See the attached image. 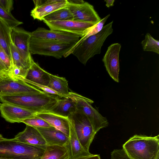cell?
Returning a JSON list of instances; mask_svg holds the SVG:
<instances>
[{"instance_id": "ffe728a7", "label": "cell", "mask_w": 159, "mask_h": 159, "mask_svg": "<svg viewBox=\"0 0 159 159\" xmlns=\"http://www.w3.org/2000/svg\"><path fill=\"white\" fill-rule=\"evenodd\" d=\"M69 122L70 133L67 146L70 159L89 155L92 154L86 151L81 145L72 125Z\"/></svg>"}, {"instance_id": "ab89813d", "label": "cell", "mask_w": 159, "mask_h": 159, "mask_svg": "<svg viewBox=\"0 0 159 159\" xmlns=\"http://www.w3.org/2000/svg\"><path fill=\"white\" fill-rule=\"evenodd\" d=\"M0 159H11L0 157Z\"/></svg>"}, {"instance_id": "30bf717a", "label": "cell", "mask_w": 159, "mask_h": 159, "mask_svg": "<svg viewBox=\"0 0 159 159\" xmlns=\"http://www.w3.org/2000/svg\"><path fill=\"white\" fill-rule=\"evenodd\" d=\"M50 30L66 32L82 37L85 30L96 23L83 22L73 20L59 21H43Z\"/></svg>"}, {"instance_id": "4316f807", "label": "cell", "mask_w": 159, "mask_h": 159, "mask_svg": "<svg viewBox=\"0 0 159 159\" xmlns=\"http://www.w3.org/2000/svg\"><path fill=\"white\" fill-rule=\"evenodd\" d=\"M110 16V14L108 15L101 19L98 23L87 29L79 41L74 45L72 48L75 47L89 37L95 35L100 32L102 29L104 24Z\"/></svg>"}, {"instance_id": "9c48e42d", "label": "cell", "mask_w": 159, "mask_h": 159, "mask_svg": "<svg viewBox=\"0 0 159 159\" xmlns=\"http://www.w3.org/2000/svg\"><path fill=\"white\" fill-rule=\"evenodd\" d=\"M67 7L72 15L73 20L97 23L101 20L93 6L87 2L79 3L68 2Z\"/></svg>"}, {"instance_id": "8d00e7d4", "label": "cell", "mask_w": 159, "mask_h": 159, "mask_svg": "<svg viewBox=\"0 0 159 159\" xmlns=\"http://www.w3.org/2000/svg\"><path fill=\"white\" fill-rule=\"evenodd\" d=\"M106 2V5L107 7H109L111 6L114 5V3L115 1V0H105Z\"/></svg>"}, {"instance_id": "5b68a950", "label": "cell", "mask_w": 159, "mask_h": 159, "mask_svg": "<svg viewBox=\"0 0 159 159\" xmlns=\"http://www.w3.org/2000/svg\"><path fill=\"white\" fill-rule=\"evenodd\" d=\"M75 43H67L31 36L29 49L31 54H39L61 58Z\"/></svg>"}, {"instance_id": "d4e9b609", "label": "cell", "mask_w": 159, "mask_h": 159, "mask_svg": "<svg viewBox=\"0 0 159 159\" xmlns=\"http://www.w3.org/2000/svg\"><path fill=\"white\" fill-rule=\"evenodd\" d=\"M10 50L12 66H16L28 70L31 66L34 60L31 62L26 60L12 42L11 44Z\"/></svg>"}, {"instance_id": "83f0119b", "label": "cell", "mask_w": 159, "mask_h": 159, "mask_svg": "<svg viewBox=\"0 0 159 159\" xmlns=\"http://www.w3.org/2000/svg\"><path fill=\"white\" fill-rule=\"evenodd\" d=\"M141 44L144 51L159 54V41L153 38L149 33L146 34L145 39L142 41Z\"/></svg>"}, {"instance_id": "7402d4cb", "label": "cell", "mask_w": 159, "mask_h": 159, "mask_svg": "<svg viewBox=\"0 0 159 159\" xmlns=\"http://www.w3.org/2000/svg\"><path fill=\"white\" fill-rule=\"evenodd\" d=\"M40 159H70L69 151L65 146L47 145Z\"/></svg>"}, {"instance_id": "836d02e7", "label": "cell", "mask_w": 159, "mask_h": 159, "mask_svg": "<svg viewBox=\"0 0 159 159\" xmlns=\"http://www.w3.org/2000/svg\"><path fill=\"white\" fill-rule=\"evenodd\" d=\"M26 83L36 86L39 89H41L42 90H43V91L46 93L54 95H57L61 98V96L60 94H59L57 92L51 89L48 86L38 84L30 82H27Z\"/></svg>"}, {"instance_id": "f35d334b", "label": "cell", "mask_w": 159, "mask_h": 159, "mask_svg": "<svg viewBox=\"0 0 159 159\" xmlns=\"http://www.w3.org/2000/svg\"><path fill=\"white\" fill-rule=\"evenodd\" d=\"M5 139L2 136V135L0 134V141L3 140Z\"/></svg>"}, {"instance_id": "1f68e13d", "label": "cell", "mask_w": 159, "mask_h": 159, "mask_svg": "<svg viewBox=\"0 0 159 159\" xmlns=\"http://www.w3.org/2000/svg\"><path fill=\"white\" fill-rule=\"evenodd\" d=\"M111 159H132L122 149L114 150L111 153Z\"/></svg>"}, {"instance_id": "5bb4252c", "label": "cell", "mask_w": 159, "mask_h": 159, "mask_svg": "<svg viewBox=\"0 0 159 159\" xmlns=\"http://www.w3.org/2000/svg\"><path fill=\"white\" fill-rule=\"evenodd\" d=\"M31 36L67 43H76L80 38L79 36L66 32L48 30L38 27L30 32Z\"/></svg>"}, {"instance_id": "44dd1931", "label": "cell", "mask_w": 159, "mask_h": 159, "mask_svg": "<svg viewBox=\"0 0 159 159\" xmlns=\"http://www.w3.org/2000/svg\"><path fill=\"white\" fill-rule=\"evenodd\" d=\"M76 111L75 102L67 97L61 98L49 112L68 118Z\"/></svg>"}, {"instance_id": "e575fe53", "label": "cell", "mask_w": 159, "mask_h": 159, "mask_svg": "<svg viewBox=\"0 0 159 159\" xmlns=\"http://www.w3.org/2000/svg\"><path fill=\"white\" fill-rule=\"evenodd\" d=\"M71 159H101L100 155L92 154L89 155Z\"/></svg>"}, {"instance_id": "e0dca14e", "label": "cell", "mask_w": 159, "mask_h": 159, "mask_svg": "<svg viewBox=\"0 0 159 159\" xmlns=\"http://www.w3.org/2000/svg\"><path fill=\"white\" fill-rule=\"evenodd\" d=\"M36 128L44 138L47 145L67 146L69 137L60 130L52 126Z\"/></svg>"}, {"instance_id": "9a60e30c", "label": "cell", "mask_w": 159, "mask_h": 159, "mask_svg": "<svg viewBox=\"0 0 159 159\" xmlns=\"http://www.w3.org/2000/svg\"><path fill=\"white\" fill-rule=\"evenodd\" d=\"M31 35L30 32L17 27L11 29V42L19 51L23 57L31 62L33 60L29 49V42Z\"/></svg>"}, {"instance_id": "d6986e66", "label": "cell", "mask_w": 159, "mask_h": 159, "mask_svg": "<svg viewBox=\"0 0 159 159\" xmlns=\"http://www.w3.org/2000/svg\"><path fill=\"white\" fill-rule=\"evenodd\" d=\"M50 74L42 69L34 61L28 70L25 78L20 79L26 82H30L48 86L50 81Z\"/></svg>"}, {"instance_id": "60d3db41", "label": "cell", "mask_w": 159, "mask_h": 159, "mask_svg": "<svg viewBox=\"0 0 159 159\" xmlns=\"http://www.w3.org/2000/svg\"><path fill=\"white\" fill-rule=\"evenodd\" d=\"M40 158H37V159H40Z\"/></svg>"}, {"instance_id": "484cf974", "label": "cell", "mask_w": 159, "mask_h": 159, "mask_svg": "<svg viewBox=\"0 0 159 159\" xmlns=\"http://www.w3.org/2000/svg\"><path fill=\"white\" fill-rule=\"evenodd\" d=\"M72 14L67 7L58 9L45 16L43 21H52L73 20Z\"/></svg>"}, {"instance_id": "6da1fadb", "label": "cell", "mask_w": 159, "mask_h": 159, "mask_svg": "<svg viewBox=\"0 0 159 159\" xmlns=\"http://www.w3.org/2000/svg\"><path fill=\"white\" fill-rule=\"evenodd\" d=\"M61 98L43 91L22 95L0 96L2 103L16 105L37 113L49 111Z\"/></svg>"}, {"instance_id": "d590c367", "label": "cell", "mask_w": 159, "mask_h": 159, "mask_svg": "<svg viewBox=\"0 0 159 159\" xmlns=\"http://www.w3.org/2000/svg\"><path fill=\"white\" fill-rule=\"evenodd\" d=\"M0 72L8 74V71L4 65L0 60Z\"/></svg>"}, {"instance_id": "8992f818", "label": "cell", "mask_w": 159, "mask_h": 159, "mask_svg": "<svg viewBox=\"0 0 159 159\" xmlns=\"http://www.w3.org/2000/svg\"><path fill=\"white\" fill-rule=\"evenodd\" d=\"M69 98L75 102L77 110L84 115L90 121L95 133L99 130L107 127L108 122L91 105L93 101L77 93L69 92L65 98Z\"/></svg>"}, {"instance_id": "f1b7e54d", "label": "cell", "mask_w": 159, "mask_h": 159, "mask_svg": "<svg viewBox=\"0 0 159 159\" xmlns=\"http://www.w3.org/2000/svg\"><path fill=\"white\" fill-rule=\"evenodd\" d=\"M0 19L3 21L12 29L23 24L22 22L16 19L11 14L0 6Z\"/></svg>"}, {"instance_id": "8fae6325", "label": "cell", "mask_w": 159, "mask_h": 159, "mask_svg": "<svg viewBox=\"0 0 159 159\" xmlns=\"http://www.w3.org/2000/svg\"><path fill=\"white\" fill-rule=\"evenodd\" d=\"M121 48V44L118 43L111 44L108 47L102 59L108 74L117 82L119 81V55Z\"/></svg>"}, {"instance_id": "7a4b0ae2", "label": "cell", "mask_w": 159, "mask_h": 159, "mask_svg": "<svg viewBox=\"0 0 159 159\" xmlns=\"http://www.w3.org/2000/svg\"><path fill=\"white\" fill-rule=\"evenodd\" d=\"M123 149L132 159H159V135H134L123 145Z\"/></svg>"}, {"instance_id": "7c38bea8", "label": "cell", "mask_w": 159, "mask_h": 159, "mask_svg": "<svg viewBox=\"0 0 159 159\" xmlns=\"http://www.w3.org/2000/svg\"><path fill=\"white\" fill-rule=\"evenodd\" d=\"M35 7L30 15L34 19L43 20L46 16L61 8L67 7V0H33Z\"/></svg>"}, {"instance_id": "f546056e", "label": "cell", "mask_w": 159, "mask_h": 159, "mask_svg": "<svg viewBox=\"0 0 159 159\" xmlns=\"http://www.w3.org/2000/svg\"><path fill=\"white\" fill-rule=\"evenodd\" d=\"M22 123L35 128L49 127L51 126L43 119L37 116L36 115L23 120Z\"/></svg>"}, {"instance_id": "cb8c5ba5", "label": "cell", "mask_w": 159, "mask_h": 159, "mask_svg": "<svg viewBox=\"0 0 159 159\" xmlns=\"http://www.w3.org/2000/svg\"><path fill=\"white\" fill-rule=\"evenodd\" d=\"M11 29L6 23L0 19V46L6 51L11 61L10 47L11 43Z\"/></svg>"}, {"instance_id": "603a6c76", "label": "cell", "mask_w": 159, "mask_h": 159, "mask_svg": "<svg viewBox=\"0 0 159 159\" xmlns=\"http://www.w3.org/2000/svg\"><path fill=\"white\" fill-rule=\"evenodd\" d=\"M48 87L58 93L61 98H65L69 92L68 81L64 77H60L51 74Z\"/></svg>"}, {"instance_id": "ac0fdd59", "label": "cell", "mask_w": 159, "mask_h": 159, "mask_svg": "<svg viewBox=\"0 0 159 159\" xmlns=\"http://www.w3.org/2000/svg\"><path fill=\"white\" fill-rule=\"evenodd\" d=\"M36 116L43 119L51 126L62 131L69 137L70 125L68 117L50 112L36 113Z\"/></svg>"}, {"instance_id": "2e32d148", "label": "cell", "mask_w": 159, "mask_h": 159, "mask_svg": "<svg viewBox=\"0 0 159 159\" xmlns=\"http://www.w3.org/2000/svg\"><path fill=\"white\" fill-rule=\"evenodd\" d=\"M9 139L44 148L47 145L46 141L38 129L27 125L23 131L18 133L14 138Z\"/></svg>"}, {"instance_id": "52a82bcc", "label": "cell", "mask_w": 159, "mask_h": 159, "mask_svg": "<svg viewBox=\"0 0 159 159\" xmlns=\"http://www.w3.org/2000/svg\"><path fill=\"white\" fill-rule=\"evenodd\" d=\"M72 125L80 143L84 149L89 152V148L96 134L87 117L76 111L68 117Z\"/></svg>"}, {"instance_id": "ba28073f", "label": "cell", "mask_w": 159, "mask_h": 159, "mask_svg": "<svg viewBox=\"0 0 159 159\" xmlns=\"http://www.w3.org/2000/svg\"><path fill=\"white\" fill-rule=\"evenodd\" d=\"M42 91L20 79L13 78L8 75L0 81V96L22 95Z\"/></svg>"}, {"instance_id": "d6a6232c", "label": "cell", "mask_w": 159, "mask_h": 159, "mask_svg": "<svg viewBox=\"0 0 159 159\" xmlns=\"http://www.w3.org/2000/svg\"><path fill=\"white\" fill-rule=\"evenodd\" d=\"M13 3L12 0H0V6L10 13L13 9Z\"/></svg>"}, {"instance_id": "3957f363", "label": "cell", "mask_w": 159, "mask_h": 159, "mask_svg": "<svg viewBox=\"0 0 159 159\" xmlns=\"http://www.w3.org/2000/svg\"><path fill=\"white\" fill-rule=\"evenodd\" d=\"M113 23L112 21L104 26L98 33L89 37L71 48L64 57H66L73 54L85 65L89 59L101 53V47L105 40L113 32Z\"/></svg>"}, {"instance_id": "74e56055", "label": "cell", "mask_w": 159, "mask_h": 159, "mask_svg": "<svg viewBox=\"0 0 159 159\" xmlns=\"http://www.w3.org/2000/svg\"><path fill=\"white\" fill-rule=\"evenodd\" d=\"M7 75H8L7 74L0 72V81Z\"/></svg>"}, {"instance_id": "277c9868", "label": "cell", "mask_w": 159, "mask_h": 159, "mask_svg": "<svg viewBox=\"0 0 159 159\" xmlns=\"http://www.w3.org/2000/svg\"><path fill=\"white\" fill-rule=\"evenodd\" d=\"M45 148L5 139L0 141V157L11 159L40 158Z\"/></svg>"}, {"instance_id": "4dcf8cb0", "label": "cell", "mask_w": 159, "mask_h": 159, "mask_svg": "<svg viewBox=\"0 0 159 159\" xmlns=\"http://www.w3.org/2000/svg\"><path fill=\"white\" fill-rule=\"evenodd\" d=\"M0 60L4 65L8 72L12 67V61L6 51L0 46Z\"/></svg>"}, {"instance_id": "4fadbf2b", "label": "cell", "mask_w": 159, "mask_h": 159, "mask_svg": "<svg viewBox=\"0 0 159 159\" xmlns=\"http://www.w3.org/2000/svg\"><path fill=\"white\" fill-rule=\"evenodd\" d=\"M1 116L11 123H21L26 119L36 115L37 113L23 107L7 103H0Z\"/></svg>"}]
</instances>
